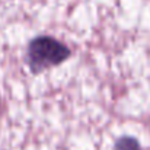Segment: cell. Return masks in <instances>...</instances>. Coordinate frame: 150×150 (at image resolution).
<instances>
[{
    "mask_svg": "<svg viewBox=\"0 0 150 150\" xmlns=\"http://www.w3.org/2000/svg\"><path fill=\"white\" fill-rule=\"evenodd\" d=\"M71 57V50L60 40L50 35H40L29 41L25 61L32 74H40L47 69L57 67Z\"/></svg>",
    "mask_w": 150,
    "mask_h": 150,
    "instance_id": "6da1fadb",
    "label": "cell"
},
{
    "mask_svg": "<svg viewBox=\"0 0 150 150\" xmlns=\"http://www.w3.org/2000/svg\"><path fill=\"white\" fill-rule=\"evenodd\" d=\"M114 150H142V146L136 137L131 136H122L115 140Z\"/></svg>",
    "mask_w": 150,
    "mask_h": 150,
    "instance_id": "7a4b0ae2",
    "label": "cell"
},
{
    "mask_svg": "<svg viewBox=\"0 0 150 150\" xmlns=\"http://www.w3.org/2000/svg\"><path fill=\"white\" fill-rule=\"evenodd\" d=\"M0 117H1V96H0Z\"/></svg>",
    "mask_w": 150,
    "mask_h": 150,
    "instance_id": "3957f363",
    "label": "cell"
}]
</instances>
